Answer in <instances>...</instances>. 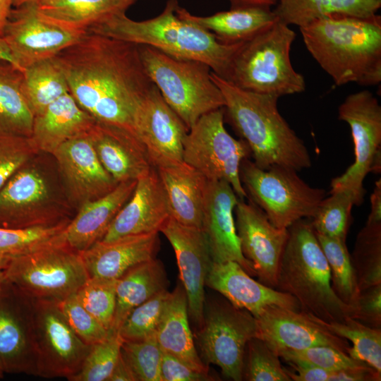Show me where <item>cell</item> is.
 <instances>
[{
	"mask_svg": "<svg viewBox=\"0 0 381 381\" xmlns=\"http://www.w3.org/2000/svg\"><path fill=\"white\" fill-rule=\"evenodd\" d=\"M205 286L219 292L234 306L248 310L255 318L270 306L301 310L294 297L255 281L235 261L213 262Z\"/></svg>",
	"mask_w": 381,
	"mask_h": 381,
	"instance_id": "24",
	"label": "cell"
},
{
	"mask_svg": "<svg viewBox=\"0 0 381 381\" xmlns=\"http://www.w3.org/2000/svg\"><path fill=\"white\" fill-rule=\"evenodd\" d=\"M34 308L37 376L70 380L92 346L76 334L57 303L34 301Z\"/></svg>",
	"mask_w": 381,
	"mask_h": 381,
	"instance_id": "13",
	"label": "cell"
},
{
	"mask_svg": "<svg viewBox=\"0 0 381 381\" xmlns=\"http://www.w3.org/2000/svg\"><path fill=\"white\" fill-rule=\"evenodd\" d=\"M310 315L332 333L351 341L352 346L348 351L350 357L381 373V328L368 327L351 317L339 322H325Z\"/></svg>",
	"mask_w": 381,
	"mask_h": 381,
	"instance_id": "37",
	"label": "cell"
},
{
	"mask_svg": "<svg viewBox=\"0 0 381 381\" xmlns=\"http://www.w3.org/2000/svg\"><path fill=\"white\" fill-rule=\"evenodd\" d=\"M108 381H135L133 375L121 354Z\"/></svg>",
	"mask_w": 381,
	"mask_h": 381,
	"instance_id": "55",
	"label": "cell"
},
{
	"mask_svg": "<svg viewBox=\"0 0 381 381\" xmlns=\"http://www.w3.org/2000/svg\"><path fill=\"white\" fill-rule=\"evenodd\" d=\"M4 373L2 368H1V367L0 365V379H1L4 377Z\"/></svg>",
	"mask_w": 381,
	"mask_h": 381,
	"instance_id": "63",
	"label": "cell"
},
{
	"mask_svg": "<svg viewBox=\"0 0 381 381\" xmlns=\"http://www.w3.org/2000/svg\"><path fill=\"white\" fill-rule=\"evenodd\" d=\"M188 316L186 294L180 283L167 302L156 330L157 341L162 351L175 356L198 371L209 373L195 346Z\"/></svg>",
	"mask_w": 381,
	"mask_h": 381,
	"instance_id": "31",
	"label": "cell"
},
{
	"mask_svg": "<svg viewBox=\"0 0 381 381\" xmlns=\"http://www.w3.org/2000/svg\"><path fill=\"white\" fill-rule=\"evenodd\" d=\"M95 122L68 92L34 116L30 138L39 152L52 155L68 140L88 134Z\"/></svg>",
	"mask_w": 381,
	"mask_h": 381,
	"instance_id": "28",
	"label": "cell"
},
{
	"mask_svg": "<svg viewBox=\"0 0 381 381\" xmlns=\"http://www.w3.org/2000/svg\"><path fill=\"white\" fill-rule=\"evenodd\" d=\"M242 380L291 381L279 356L262 339L255 337L246 344Z\"/></svg>",
	"mask_w": 381,
	"mask_h": 381,
	"instance_id": "42",
	"label": "cell"
},
{
	"mask_svg": "<svg viewBox=\"0 0 381 381\" xmlns=\"http://www.w3.org/2000/svg\"><path fill=\"white\" fill-rule=\"evenodd\" d=\"M123 341L118 332H110L104 340L91 346L80 370L69 381H108L121 355Z\"/></svg>",
	"mask_w": 381,
	"mask_h": 381,
	"instance_id": "46",
	"label": "cell"
},
{
	"mask_svg": "<svg viewBox=\"0 0 381 381\" xmlns=\"http://www.w3.org/2000/svg\"><path fill=\"white\" fill-rule=\"evenodd\" d=\"M37 152L30 137L0 135V188Z\"/></svg>",
	"mask_w": 381,
	"mask_h": 381,
	"instance_id": "49",
	"label": "cell"
},
{
	"mask_svg": "<svg viewBox=\"0 0 381 381\" xmlns=\"http://www.w3.org/2000/svg\"><path fill=\"white\" fill-rule=\"evenodd\" d=\"M22 90L34 116L69 92L66 78L55 57L35 63L23 70Z\"/></svg>",
	"mask_w": 381,
	"mask_h": 381,
	"instance_id": "36",
	"label": "cell"
},
{
	"mask_svg": "<svg viewBox=\"0 0 381 381\" xmlns=\"http://www.w3.org/2000/svg\"><path fill=\"white\" fill-rule=\"evenodd\" d=\"M70 220L67 219L55 224L28 228L0 227V252L16 257L64 241V232Z\"/></svg>",
	"mask_w": 381,
	"mask_h": 381,
	"instance_id": "41",
	"label": "cell"
},
{
	"mask_svg": "<svg viewBox=\"0 0 381 381\" xmlns=\"http://www.w3.org/2000/svg\"><path fill=\"white\" fill-rule=\"evenodd\" d=\"M315 235L329 267L331 286L334 294L354 310L360 291L346 241L317 233Z\"/></svg>",
	"mask_w": 381,
	"mask_h": 381,
	"instance_id": "38",
	"label": "cell"
},
{
	"mask_svg": "<svg viewBox=\"0 0 381 381\" xmlns=\"http://www.w3.org/2000/svg\"><path fill=\"white\" fill-rule=\"evenodd\" d=\"M136 182L133 180L119 183L104 196L81 205L64 230L65 243L83 252L102 240L117 213L131 196Z\"/></svg>",
	"mask_w": 381,
	"mask_h": 381,
	"instance_id": "27",
	"label": "cell"
},
{
	"mask_svg": "<svg viewBox=\"0 0 381 381\" xmlns=\"http://www.w3.org/2000/svg\"><path fill=\"white\" fill-rule=\"evenodd\" d=\"M239 200L231 186L225 181L207 183L202 229L207 239L214 262L235 261L251 277H256L253 265L242 253L237 235L234 209Z\"/></svg>",
	"mask_w": 381,
	"mask_h": 381,
	"instance_id": "21",
	"label": "cell"
},
{
	"mask_svg": "<svg viewBox=\"0 0 381 381\" xmlns=\"http://www.w3.org/2000/svg\"><path fill=\"white\" fill-rule=\"evenodd\" d=\"M230 7L259 6L271 8L275 6L278 0H227Z\"/></svg>",
	"mask_w": 381,
	"mask_h": 381,
	"instance_id": "56",
	"label": "cell"
},
{
	"mask_svg": "<svg viewBox=\"0 0 381 381\" xmlns=\"http://www.w3.org/2000/svg\"><path fill=\"white\" fill-rule=\"evenodd\" d=\"M157 170L171 217L183 225L202 229L207 179L184 162Z\"/></svg>",
	"mask_w": 381,
	"mask_h": 381,
	"instance_id": "29",
	"label": "cell"
},
{
	"mask_svg": "<svg viewBox=\"0 0 381 381\" xmlns=\"http://www.w3.org/2000/svg\"><path fill=\"white\" fill-rule=\"evenodd\" d=\"M299 29L307 50L335 85L380 83V16L332 15Z\"/></svg>",
	"mask_w": 381,
	"mask_h": 381,
	"instance_id": "2",
	"label": "cell"
},
{
	"mask_svg": "<svg viewBox=\"0 0 381 381\" xmlns=\"http://www.w3.org/2000/svg\"><path fill=\"white\" fill-rule=\"evenodd\" d=\"M6 279L5 270L0 271V286L4 283Z\"/></svg>",
	"mask_w": 381,
	"mask_h": 381,
	"instance_id": "61",
	"label": "cell"
},
{
	"mask_svg": "<svg viewBox=\"0 0 381 381\" xmlns=\"http://www.w3.org/2000/svg\"><path fill=\"white\" fill-rule=\"evenodd\" d=\"M298 172L280 166L262 169L248 158L240 167L247 198L279 229H288L302 219H311L326 197L325 189L310 186Z\"/></svg>",
	"mask_w": 381,
	"mask_h": 381,
	"instance_id": "8",
	"label": "cell"
},
{
	"mask_svg": "<svg viewBox=\"0 0 381 381\" xmlns=\"http://www.w3.org/2000/svg\"><path fill=\"white\" fill-rule=\"evenodd\" d=\"M338 119L349 126L355 159L330 183V192L347 190L356 198V205L363 202V181L373 172L381 170V106L373 94L363 90L349 95L338 108Z\"/></svg>",
	"mask_w": 381,
	"mask_h": 381,
	"instance_id": "11",
	"label": "cell"
},
{
	"mask_svg": "<svg viewBox=\"0 0 381 381\" xmlns=\"http://www.w3.org/2000/svg\"><path fill=\"white\" fill-rule=\"evenodd\" d=\"M236 229L244 257L262 284L275 289L288 229L274 226L256 205L239 199L234 209Z\"/></svg>",
	"mask_w": 381,
	"mask_h": 381,
	"instance_id": "18",
	"label": "cell"
},
{
	"mask_svg": "<svg viewBox=\"0 0 381 381\" xmlns=\"http://www.w3.org/2000/svg\"><path fill=\"white\" fill-rule=\"evenodd\" d=\"M13 258L0 252V271H4L8 267Z\"/></svg>",
	"mask_w": 381,
	"mask_h": 381,
	"instance_id": "59",
	"label": "cell"
},
{
	"mask_svg": "<svg viewBox=\"0 0 381 381\" xmlns=\"http://www.w3.org/2000/svg\"><path fill=\"white\" fill-rule=\"evenodd\" d=\"M273 11L277 20L298 28L332 15L370 17L377 14L381 0H278Z\"/></svg>",
	"mask_w": 381,
	"mask_h": 381,
	"instance_id": "34",
	"label": "cell"
},
{
	"mask_svg": "<svg viewBox=\"0 0 381 381\" xmlns=\"http://www.w3.org/2000/svg\"><path fill=\"white\" fill-rule=\"evenodd\" d=\"M350 255L359 291L381 284V222L365 223Z\"/></svg>",
	"mask_w": 381,
	"mask_h": 381,
	"instance_id": "39",
	"label": "cell"
},
{
	"mask_svg": "<svg viewBox=\"0 0 381 381\" xmlns=\"http://www.w3.org/2000/svg\"><path fill=\"white\" fill-rule=\"evenodd\" d=\"M287 229L275 289L294 297L301 310L323 321L351 317L353 308L332 288L329 267L310 219H300Z\"/></svg>",
	"mask_w": 381,
	"mask_h": 381,
	"instance_id": "5",
	"label": "cell"
},
{
	"mask_svg": "<svg viewBox=\"0 0 381 381\" xmlns=\"http://www.w3.org/2000/svg\"><path fill=\"white\" fill-rule=\"evenodd\" d=\"M276 353L285 362H298L328 371L370 366L329 346H315L301 350H280Z\"/></svg>",
	"mask_w": 381,
	"mask_h": 381,
	"instance_id": "47",
	"label": "cell"
},
{
	"mask_svg": "<svg viewBox=\"0 0 381 381\" xmlns=\"http://www.w3.org/2000/svg\"><path fill=\"white\" fill-rule=\"evenodd\" d=\"M284 370L291 381H328L330 371L298 362H286Z\"/></svg>",
	"mask_w": 381,
	"mask_h": 381,
	"instance_id": "52",
	"label": "cell"
},
{
	"mask_svg": "<svg viewBox=\"0 0 381 381\" xmlns=\"http://www.w3.org/2000/svg\"><path fill=\"white\" fill-rule=\"evenodd\" d=\"M177 0H168L157 16L141 21L126 13L115 16L89 28L100 35L157 49L174 57L195 60L209 66L226 79L231 60L242 42L225 44L196 23L176 14Z\"/></svg>",
	"mask_w": 381,
	"mask_h": 381,
	"instance_id": "4",
	"label": "cell"
},
{
	"mask_svg": "<svg viewBox=\"0 0 381 381\" xmlns=\"http://www.w3.org/2000/svg\"><path fill=\"white\" fill-rule=\"evenodd\" d=\"M54 57L69 93L83 110L97 121L135 134L137 109L155 85L142 63L139 44L87 32Z\"/></svg>",
	"mask_w": 381,
	"mask_h": 381,
	"instance_id": "1",
	"label": "cell"
},
{
	"mask_svg": "<svg viewBox=\"0 0 381 381\" xmlns=\"http://www.w3.org/2000/svg\"><path fill=\"white\" fill-rule=\"evenodd\" d=\"M171 292L162 291L135 308L118 333L123 341H137L155 335Z\"/></svg>",
	"mask_w": 381,
	"mask_h": 381,
	"instance_id": "43",
	"label": "cell"
},
{
	"mask_svg": "<svg viewBox=\"0 0 381 381\" xmlns=\"http://www.w3.org/2000/svg\"><path fill=\"white\" fill-rule=\"evenodd\" d=\"M214 377L198 371L169 353L162 351L160 381H209Z\"/></svg>",
	"mask_w": 381,
	"mask_h": 381,
	"instance_id": "51",
	"label": "cell"
},
{
	"mask_svg": "<svg viewBox=\"0 0 381 381\" xmlns=\"http://www.w3.org/2000/svg\"><path fill=\"white\" fill-rule=\"evenodd\" d=\"M170 216L165 190L157 169L152 167L137 180L131 196L100 241L159 232Z\"/></svg>",
	"mask_w": 381,
	"mask_h": 381,
	"instance_id": "23",
	"label": "cell"
},
{
	"mask_svg": "<svg viewBox=\"0 0 381 381\" xmlns=\"http://www.w3.org/2000/svg\"><path fill=\"white\" fill-rule=\"evenodd\" d=\"M51 1H53V0H35L34 2L36 3L37 4H42L49 2Z\"/></svg>",
	"mask_w": 381,
	"mask_h": 381,
	"instance_id": "62",
	"label": "cell"
},
{
	"mask_svg": "<svg viewBox=\"0 0 381 381\" xmlns=\"http://www.w3.org/2000/svg\"><path fill=\"white\" fill-rule=\"evenodd\" d=\"M136 0H53L37 4L39 14L64 28L87 32L91 27L126 13Z\"/></svg>",
	"mask_w": 381,
	"mask_h": 381,
	"instance_id": "33",
	"label": "cell"
},
{
	"mask_svg": "<svg viewBox=\"0 0 381 381\" xmlns=\"http://www.w3.org/2000/svg\"><path fill=\"white\" fill-rule=\"evenodd\" d=\"M258 332L256 318L250 312L226 298L214 301L204 310L197 334L200 357L207 365L219 367L226 378L241 381L246 344Z\"/></svg>",
	"mask_w": 381,
	"mask_h": 381,
	"instance_id": "12",
	"label": "cell"
},
{
	"mask_svg": "<svg viewBox=\"0 0 381 381\" xmlns=\"http://www.w3.org/2000/svg\"><path fill=\"white\" fill-rule=\"evenodd\" d=\"M35 0H13V7H17L23 4L35 1Z\"/></svg>",
	"mask_w": 381,
	"mask_h": 381,
	"instance_id": "60",
	"label": "cell"
},
{
	"mask_svg": "<svg viewBox=\"0 0 381 381\" xmlns=\"http://www.w3.org/2000/svg\"><path fill=\"white\" fill-rule=\"evenodd\" d=\"M121 354L135 381H160L162 350L155 335L137 341H123Z\"/></svg>",
	"mask_w": 381,
	"mask_h": 381,
	"instance_id": "45",
	"label": "cell"
},
{
	"mask_svg": "<svg viewBox=\"0 0 381 381\" xmlns=\"http://www.w3.org/2000/svg\"><path fill=\"white\" fill-rule=\"evenodd\" d=\"M117 279L92 277L75 293L84 308L111 331L116 309Z\"/></svg>",
	"mask_w": 381,
	"mask_h": 381,
	"instance_id": "44",
	"label": "cell"
},
{
	"mask_svg": "<svg viewBox=\"0 0 381 381\" xmlns=\"http://www.w3.org/2000/svg\"><path fill=\"white\" fill-rule=\"evenodd\" d=\"M250 155L243 140L232 137L224 126V108L201 116L183 140V161L209 181H225L241 200L247 198L240 179V167Z\"/></svg>",
	"mask_w": 381,
	"mask_h": 381,
	"instance_id": "10",
	"label": "cell"
},
{
	"mask_svg": "<svg viewBox=\"0 0 381 381\" xmlns=\"http://www.w3.org/2000/svg\"><path fill=\"white\" fill-rule=\"evenodd\" d=\"M70 326L86 344L92 346L110 334L78 300L75 294L57 303Z\"/></svg>",
	"mask_w": 381,
	"mask_h": 381,
	"instance_id": "48",
	"label": "cell"
},
{
	"mask_svg": "<svg viewBox=\"0 0 381 381\" xmlns=\"http://www.w3.org/2000/svg\"><path fill=\"white\" fill-rule=\"evenodd\" d=\"M310 219L315 233L346 241L351 223V210L356 205L352 192L341 190L329 192Z\"/></svg>",
	"mask_w": 381,
	"mask_h": 381,
	"instance_id": "40",
	"label": "cell"
},
{
	"mask_svg": "<svg viewBox=\"0 0 381 381\" xmlns=\"http://www.w3.org/2000/svg\"><path fill=\"white\" fill-rule=\"evenodd\" d=\"M176 14L203 28L225 44L247 41L277 20L271 8L259 6L230 7L228 11L200 16L179 5Z\"/></svg>",
	"mask_w": 381,
	"mask_h": 381,
	"instance_id": "30",
	"label": "cell"
},
{
	"mask_svg": "<svg viewBox=\"0 0 381 381\" xmlns=\"http://www.w3.org/2000/svg\"><path fill=\"white\" fill-rule=\"evenodd\" d=\"M351 318L373 328H381V284L360 291Z\"/></svg>",
	"mask_w": 381,
	"mask_h": 381,
	"instance_id": "50",
	"label": "cell"
},
{
	"mask_svg": "<svg viewBox=\"0 0 381 381\" xmlns=\"http://www.w3.org/2000/svg\"><path fill=\"white\" fill-rule=\"evenodd\" d=\"M159 232L99 241L80 252L90 277L119 279L133 267L156 258Z\"/></svg>",
	"mask_w": 381,
	"mask_h": 381,
	"instance_id": "26",
	"label": "cell"
},
{
	"mask_svg": "<svg viewBox=\"0 0 381 381\" xmlns=\"http://www.w3.org/2000/svg\"><path fill=\"white\" fill-rule=\"evenodd\" d=\"M0 60L6 61L14 64L10 49L1 35H0Z\"/></svg>",
	"mask_w": 381,
	"mask_h": 381,
	"instance_id": "58",
	"label": "cell"
},
{
	"mask_svg": "<svg viewBox=\"0 0 381 381\" xmlns=\"http://www.w3.org/2000/svg\"><path fill=\"white\" fill-rule=\"evenodd\" d=\"M160 232L175 252L188 315L200 328L204 320L205 281L213 262L206 236L202 229L183 225L171 216Z\"/></svg>",
	"mask_w": 381,
	"mask_h": 381,
	"instance_id": "19",
	"label": "cell"
},
{
	"mask_svg": "<svg viewBox=\"0 0 381 381\" xmlns=\"http://www.w3.org/2000/svg\"><path fill=\"white\" fill-rule=\"evenodd\" d=\"M34 300L5 279L0 286V365L4 373L37 376Z\"/></svg>",
	"mask_w": 381,
	"mask_h": 381,
	"instance_id": "15",
	"label": "cell"
},
{
	"mask_svg": "<svg viewBox=\"0 0 381 381\" xmlns=\"http://www.w3.org/2000/svg\"><path fill=\"white\" fill-rule=\"evenodd\" d=\"M139 52L149 78L188 130L203 115L224 108V96L206 64L174 57L147 45H139Z\"/></svg>",
	"mask_w": 381,
	"mask_h": 381,
	"instance_id": "7",
	"label": "cell"
},
{
	"mask_svg": "<svg viewBox=\"0 0 381 381\" xmlns=\"http://www.w3.org/2000/svg\"><path fill=\"white\" fill-rule=\"evenodd\" d=\"M23 70L0 60V135L30 137L34 115L22 90Z\"/></svg>",
	"mask_w": 381,
	"mask_h": 381,
	"instance_id": "35",
	"label": "cell"
},
{
	"mask_svg": "<svg viewBox=\"0 0 381 381\" xmlns=\"http://www.w3.org/2000/svg\"><path fill=\"white\" fill-rule=\"evenodd\" d=\"M366 222H381V179L375 181L370 195V212Z\"/></svg>",
	"mask_w": 381,
	"mask_h": 381,
	"instance_id": "54",
	"label": "cell"
},
{
	"mask_svg": "<svg viewBox=\"0 0 381 381\" xmlns=\"http://www.w3.org/2000/svg\"><path fill=\"white\" fill-rule=\"evenodd\" d=\"M295 32L278 20L236 52L225 80L253 92L280 97L306 90V81L291 61Z\"/></svg>",
	"mask_w": 381,
	"mask_h": 381,
	"instance_id": "6",
	"label": "cell"
},
{
	"mask_svg": "<svg viewBox=\"0 0 381 381\" xmlns=\"http://www.w3.org/2000/svg\"><path fill=\"white\" fill-rule=\"evenodd\" d=\"M6 280L34 301L59 303L89 279L80 253L61 241L13 257Z\"/></svg>",
	"mask_w": 381,
	"mask_h": 381,
	"instance_id": "9",
	"label": "cell"
},
{
	"mask_svg": "<svg viewBox=\"0 0 381 381\" xmlns=\"http://www.w3.org/2000/svg\"><path fill=\"white\" fill-rule=\"evenodd\" d=\"M168 284L163 263L157 258L133 267L117 279L116 309L110 332H117L135 308L167 289Z\"/></svg>",
	"mask_w": 381,
	"mask_h": 381,
	"instance_id": "32",
	"label": "cell"
},
{
	"mask_svg": "<svg viewBox=\"0 0 381 381\" xmlns=\"http://www.w3.org/2000/svg\"><path fill=\"white\" fill-rule=\"evenodd\" d=\"M255 318L258 337L275 352L329 346L348 354L351 346L347 339L332 333L301 310L270 306Z\"/></svg>",
	"mask_w": 381,
	"mask_h": 381,
	"instance_id": "20",
	"label": "cell"
},
{
	"mask_svg": "<svg viewBox=\"0 0 381 381\" xmlns=\"http://www.w3.org/2000/svg\"><path fill=\"white\" fill-rule=\"evenodd\" d=\"M133 128L156 169L183 162V145L188 128L155 85L140 104Z\"/></svg>",
	"mask_w": 381,
	"mask_h": 381,
	"instance_id": "17",
	"label": "cell"
},
{
	"mask_svg": "<svg viewBox=\"0 0 381 381\" xmlns=\"http://www.w3.org/2000/svg\"><path fill=\"white\" fill-rule=\"evenodd\" d=\"M88 135L101 164L117 183L138 180L153 167L137 136L124 128L96 121Z\"/></svg>",
	"mask_w": 381,
	"mask_h": 381,
	"instance_id": "25",
	"label": "cell"
},
{
	"mask_svg": "<svg viewBox=\"0 0 381 381\" xmlns=\"http://www.w3.org/2000/svg\"><path fill=\"white\" fill-rule=\"evenodd\" d=\"M13 8V0H0V35Z\"/></svg>",
	"mask_w": 381,
	"mask_h": 381,
	"instance_id": "57",
	"label": "cell"
},
{
	"mask_svg": "<svg viewBox=\"0 0 381 381\" xmlns=\"http://www.w3.org/2000/svg\"><path fill=\"white\" fill-rule=\"evenodd\" d=\"M87 32L64 28L42 17L36 4L13 7L2 32L14 64L23 70L56 56L78 42Z\"/></svg>",
	"mask_w": 381,
	"mask_h": 381,
	"instance_id": "14",
	"label": "cell"
},
{
	"mask_svg": "<svg viewBox=\"0 0 381 381\" xmlns=\"http://www.w3.org/2000/svg\"><path fill=\"white\" fill-rule=\"evenodd\" d=\"M52 155L71 199L80 206L104 196L119 184L101 164L88 134L63 143Z\"/></svg>",
	"mask_w": 381,
	"mask_h": 381,
	"instance_id": "22",
	"label": "cell"
},
{
	"mask_svg": "<svg viewBox=\"0 0 381 381\" xmlns=\"http://www.w3.org/2000/svg\"><path fill=\"white\" fill-rule=\"evenodd\" d=\"M381 373L370 366L330 371L328 381H380Z\"/></svg>",
	"mask_w": 381,
	"mask_h": 381,
	"instance_id": "53",
	"label": "cell"
},
{
	"mask_svg": "<svg viewBox=\"0 0 381 381\" xmlns=\"http://www.w3.org/2000/svg\"><path fill=\"white\" fill-rule=\"evenodd\" d=\"M211 77L224 96V116L248 145L257 167L297 171L311 167L304 142L279 111V97L241 89L212 71Z\"/></svg>",
	"mask_w": 381,
	"mask_h": 381,
	"instance_id": "3",
	"label": "cell"
},
{
	"mask_svg": "<svg viewBox=\"0 0 381 381\" xmlns=\"http://www.w3.org/2000/svg\"><path fill=\"white\" fill-rule=\"evenodd\" d=\"M30 162L0 188V227L47 226L67 219L55 207L45 176Z\"/></svg>",
	"mask_w": 381,
	"mask_h": 381,
	"instance_id": "16",
	"label": "cell"
}]
</instances>
